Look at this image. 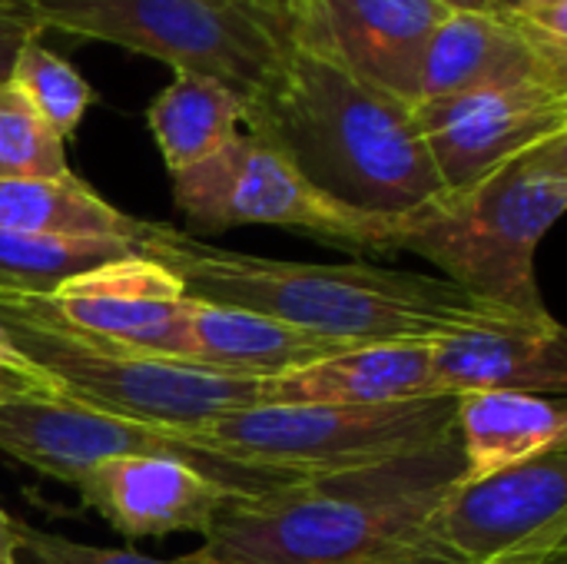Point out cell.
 Here are the masks:
<instances>
[{"mask_svg": "<svg viewBox=\"0 0 567 564\" xmlns=\"http://www.w3.org/2000/svg\"><path fill=\"white\" fill-rule=\"evenodd\" d=\"M439 396L429 342H362L262 379L259 406H392Z\"/></svg>", "mask_w": 567, "mask_h": 564, "instance_id": "obj_17", "label": "cell"}, {"mask_svg": "<svg viewBox=\"0 0 567 564\" xmlns=\"http://www.w3.org/2000/svg\"><path fill=\"white\" fill-rule=\"evenodd\" d=\"M133 246L140 256L166 266L189 299L262 312L339 346L429 342L452 329L545 319L475 299L442 276L385 269L362 259H272L206 243L169 223L140 219Z\"/></svg>", "mask_w": 567, "mask_h": 564, "instance_id": "obj_1", "label": "cell"}, {"mask_svg": "<svg viewBox=\"0 0 567 564\" xmlns=\"http://www.w3.org/2000/svg\"><path fill=\"white\" fill-rule=\"evenodd\" d=\"M47 302L90 339L186 362L189 296L166 266L140 253L66 279Z\"/></svg>", "mask_w": 567, "mask_h": 564, "instance_id": "obj_12", "label": "cell"}, {"mask_svg": "<svg viewBox=\"0 0 567 564\" xmlns=\"http://www.w3.org/2000/svg\"><path fill=\"white\" fill-rule=\"evenodd\" d=\"M565 545L567 535H551V539H538L532 545H522V548H515L508 555H498V558H492V562L485 564H542L555 548H565Z\"/></svg>", "mask_w": 567, "mask_h": 564, "instance_id": "obj_29", "label": "cell"}, {"mask_svg": "<svg viewBox=\"0 0 567 564\" xmlns=\"http://www.w3.org/2000/svg\"><path fill=\"white\" fill-rule=\"evenodd\" d=\"M272 7H276L282 37L292 43V40L299 37L302 23H306V7H309V0H272Z\"/></svg>", "mask_w": 567, "mask_h": 564, "instance_id": "obj_30", "label": "cell"}, {"mask_svg": "<svg viewBox=\"0 0 567 564\" xmlns=\"http://www.w3.org/2000/svg\"><path fill=\"white\" fill-rule=\"evenodd\" d=\"M243 126L319 193L365 216L399 219L445 189L415 106L309 43H286L279 66L246 96Z\"/></svg>", "mask_w": 567, "mask_h": 564, "instance_id": "obj_3", "label": "cell"}, {"mask_svg": "<svg viewBox=\"0 0 567 564\" xmlns=\"http://www.w3.org/2000/svg\"><path fill=\"white\" fill-rule=\"evenodd\" d=\"M542 564H567V545L565 548H555V552H551V555H548Z\"/></svg>", "mask_w": 567, "mask_h": 564, "instance_id": "obj_35", "label": "cell"}, {"mask_svg": "<svg viewBox=\"0 0 567 564\" xmlns=\"http://www.w3.org/2000/svg\"><path fill=\"white\" fill-rule=\"evenodd\" d=\"M0 322L56 396L106 416L199 432L233 409L262 402V379L90 339L66 326L43 296L0 293Z\"/></svg>", "mask_w": 567, "mask_h": 564, "instance_id": "obj_5", "label": "cell"}, {"mask_svg": "<svg viewBox=\"0 0 567 564\" xmlns=\"http://www.w3.org/2000/svg\"><path fill=\"white\" fill-rule=\"evenodd\" d=\"M567 206V133L551 136L472 186L442 189L389 223L385 256L412 253L442 279L525 316H548L538 249Z\"/></svg>", "mask_w": 567, "mask_h": 564, "instance_id": "obj_4", "label": "cell"}, {"mask_svg": "<svg viewBox=\"0 0 567 564\" xmlns=\"http://www.w3.org/2000/svg\"><path fill=\"white\" fill-rule=\"evenodd\" d=\"M33 33H43L33 13L20 0H0V83H7L17 50Z\"/></svg>", "mask_w": 567, "mask_h": 564, "instance_id": "obj_27", "label": "cell"}, {"mask_svg": "<svg viewBox=\"0 0 567 564\" xmlns=\"http://www.w3.org/2000/svg\"><path fill=\"white\" fill-rule=\"evenodd\" d=\"M439 396H567V332L555 316L452 329L429 339Z\"/></svg>", "mask_w": 567, "mask_h": 564, "instance_id": "obj_16", "label": "cell"}, {"mask_svg": "<svg viewBox=\"0 0 567 564\" xmlns=\"http://www.w3.org/2000/svg\"><path fill=\"white\" fill-rule=\"evenodd\" d=\"M462 479L458 435L415 455L306 475L259 499H236L186 564H458L432 515Z\"/></svg>", "mask_w": 567, "mask_h": 564, "instance_id": "obj_2", "label": "cell"}, {"mask_svg": "<svg viewBox=\"0 0 567 564\" xmlns=\"http://www.w3.org/2000/svg\"><path fill=\"white\" fill-rule=\"evenodd\" d=\"M0 455L30 465L33 472L76 489L86 469L116 455H169L196 465L236 499H259L296 475L246 465L209 449L193 432L130 422L70 402L63 396H20L0 406Z\"/></svg>", "mask_w": 567, "mask_h": 564, "instance_id": "obj_9", "label": "cell"}, {"mask_svg": "<svg viewBox=\"0 0 567 564\" xmlns=\"http://www.w3.org/2000/svg\"><path fill=\"white\" fill-rule=\"evenodd\" d=\"M518 83H567V43L505 10L449 13L429 40L419 103Z\"/></svg>", "mask_w": 567, "mask_h": 564, "instance_id": "obj_15", "label": "cell"}, {"mask_svg": "<svg viewBox=\"0 0 567 564\" xmlns=\"http://www.w3.org/2000/svg\"><path fill=\"white\" fill-rule=\"evenodd\" d=\"M186 342V362L249 379L286 376L336 349H346L272 316L203 299H189Z\"/></svg>", "mask_w": 567, "mask_h": 564, "instance_id": "obj_19", "label": "cell"}, {"mask_svg": "<svg viewBox=\"0 0 567 564\" xmlns=\"http://www.w3.org/2000/svg\"><path fill=\"white\" fill-rule=\"evenodd\" d=\"M432 532L458 564L567 535V445L478 482L458 479L439 502Z\"/></svg>", "mask_w": 567, "mask_h": 564, "instance_id": "obj_11", "label": "cell"}, {"mask_svg": "<svg viewBox=\"0 0 567 564\" xmlns=\"http://www.w3.org/2000/svg\"><path fill=\"white\" fill-rule=\"evenodd\" d=\"M213 3H223V7H239V10H246V13H252V17H259V20H266V23H272L279 33H282V27H279V17H276V7H272V0H213Z\"/></svg>", "mask_w": 567, "mask_h": 564, "instance_id": "obj_33", "label": "cell"}, {"mask_svg": "<svg viewBox=\"0 0 567 564\" xmlns=\"http://www.w3.org/2000/svg\"><path fill=\"white\" fill-rule=\"evenodd\" d=\"M236 462L296 479L395 462L455 435V396L392 406H246L193 432Z\"/></svg>", "mask_w": 567, "mask_h": 564, "instance_id": "obj_6", "label": "cell"}, {"mask_svg": "<svg viewBox=\"0 0 567 564\" xmlns=\"http://www.w3.org/2000/svg\"><path fill=\"white\" fill-rule=\"evenodd\" d=\"M243 116L246 100L236 90L213 76L186 70H176L173 83L146 110L150 133L169 176L203 163L233 136H239Z\"/></svg>", "mask_w": 567, "mask_h": 564, "instance_id": "obj_20", "label": "cell"}, {"mask_svg": "<svg viewBox=\"0 0 567 564\" xmlns=\"http://www.w3.org/2000/svg\"><path fill=\"white\" fill-rule=\"evenodd\" d=\"M66 173V143L27 96L0 83V180H56Z\"/></svg>", "mask_w": 567, "mask_h": 564, "instance_id": "obj_24", "label": "cell"}, {"mask_svg": "<svg viewBox=\"0 0 567 564\" xmlns=\"http://www.w3.org/2000/svg\"><path fill=\"white\" fill-rule=\"evenodd\" d=\"M47 396L40 386H33V382H27V379H20V376H13V372H3L0 369V406L3 402H10V399H20V396Z\"/></svg>", "mask_w": 567, "mask_h": 564, "instance_id": "obj_31", "label": "cell"}, {"mask_svg": "<svg viewBox=\"0 0 567 564\" xmlns=\"http://www.w3.org/2000/svg\"><path fill=\"white\" fill-rule=\"evenodd\" d=\"M20 564H23V562H20Z\"/></svg>", "mask_w": 567, "mask_h": 564, "instance_id": "obj_36", "label": "cell"}, {"mask_svg": "<svg viewBox=\"0 0 567 564\" xmlns=\"http://www.w3.org/2000/svg\"><path fill=\"white\" fill-rule=\"evenodd\" d=\"M17 532V548L23 564H186L183 558H150L130 548H100V545H83L43 529H33L20 519H13Z\"/></svg>", "mask_w": 567, "mask_h": 564, "instance_id": "obj_25", "label": "cell"}, {"mask_svg": "<svg viewBox=\"0 0 567 564\" xmlns=\"http://www.w3.org/2000/svg\"><path fill=\"white\" fill-rule=\"evenodd\" d=\"M0 564H20V548H17V532L13 519L0 509Z\"/></svg>", "mask_w": 567, "mask_h": 564, "instance_id": "obj_32", "label": "cell"}, {"mask_svg": "<svg viewBox=\"0 0 567 564\" xmlns=\"http://www.w3.org/2000/svg\"><path fill=\"white\" fill-rule=\"evenodd\" d=\"M445 17L435 0H309L292 43L326 50L362 83L415 106L422 60Z\"/></svg>", "mask_w": 567, "mask_h": 564, "instance_id": "obj_13", "label": "cell"}, {"mask_svg": "<svg viewBox=\"0 0 567 564\" xmlns=\"http://www.w3.org/2000/svg\"><path fill=\"white\" fill-rule=\"evenodd\" d=\"M40 30H63L156 57L173 70L203 73L243 100L279 66L286 37L239 10L213 0H20Z\"/></svg>", "mask_w": 567, "mask_h": 564, "instance_id": "obj_7", "label": "cell"}, {"mask_svg": "<svg viewBox=\"0 0 567 564\" xmlns=\"http://www.w3.org/2000/svg\"><path fill=\"white\" fill-rule=\"evenodd\" d=\"M0 369L3 372H13V376H20V379H27V382H33V386H40L47 396H56V389L50 386V379L47 376H40L23 356H20V349L13 346V339H10V332H7V326L0 322Z\"/></svg>", "mask_w": 567, "mask_h": 564, "instance_id": "obj_28", "label": "cell"}, {"mask_svg": "<svg viewBox=\"0 0 567 564\" xmlns=\"http://www.w3.org/2000/svg\"><path fill=\"white\" fill-rule=\"evenodd\" d=\"M0 229L63 239H136L140 219L106 203L80 176L0 180Z\"/></svg>", "mask_w": 567, "mask_h": 564, "instance_id": "obj_21", "label": "cell"}, {"mask_svg": "<svg viewBox=\"0 0 567 564\" xmlns=\"http://www.w3.org/2000/svg\"><path fill=\"white\" fill-rule=\"evenodd\" d=\"M462 482L532 462L567 445L565 399L535 392H468L455 399Z\"/></svg>", "mask_w": 567, "mask_h": 564, "instance_id": "obj_18", "label": "cell"}, {"mask_svg": "<svg viewBox=\"0 0 567 564\" xmlns=\"http://www.w3.org/2000/svg\"><path fill=\"white\" fill-rule=\"evenodd\" d=\"M7 83L20 96H27V103L56 130L63 143L80 130L86 110L96 103V90L76 73L70 60L43 47L40 33L23 40V47L13 57Z\"/></svg>", "mask_w": 567, "mask_h": 564, "instance_id": "obj_23", "label": "cell"}, {"mask_svg": "<svg viewBox=\"0 0 567 564\" xmlns=\"http://www.w3.org/2000/svg\"><path fill=\"white\" fill-rule=\"evenodd\" d=\"M498 10L525 20L555 43H567V0H498Z\"/></svg>", "mask_w": 567, "mask_h": 564, "instance_id": "obj_26", "label": "cell"}, {"mask_svg": "<svg viewBox=\"0 0 567 564\" xmlns=\"http://www.w3.org/2000/svg\"><path fill=\"white\" fill-rule=\"evenodd\" d=\"M80 502L126 542L179 532L209 535L236 495L196 465L169 455H116L83 472Z\"/></svg>", "mask_w": 567, "mask_h": 564, "instance_id": "obj_14", "label": "cell"}, {"mask_svg": "<svg viewBox=\"0 0 567 564\" xmlns=\"http://www.w3.org/2000/svg\"><path fill=\"white\" fill-rule=\"evenodd\" d=\"M169 180L173 203L186 216L189 236L239 226H276L349 253L385 256L392 219L365 216L329 199L286 156L246 130L203 163L173 173Z\"/></svg>", "mask_w": 567, "mask_h": 564, "instance_id": "obj_8", "label": "cell"}, {"mask_svg": "<svg viewBox=\"0 0 567 564\" xmlns=\"http://www.w3.org/2000/svg\"><path fill=\"white\" fill-rule=\"evenodd\" d=\"M449 13H492L498 10V0H435Z\"/></svg>", "mask_w": 567, "mask_h": 564, "instance_id": "obj_34", "label": "cell"}, {"mask_svg": "<svg viewBox=\"0 0 567 564\" xmlns=\"http://www.w3.org/2000/svg\"><path fill=\"white\" fill-rule=\"evenodd\" d=\"M136 253L130 239H63L0 229V293L50 299L66 279Z\"/></svg>", "mask_w": 567, "mask_h": 564, "instance_id": "obj_22", "label": "cell"}, {"mask_svg": "<svg viewBox=\"0 0 567 564\" xmlns=\"http://www.w3.org/2000/svg\"><path fill=\"white\" fill-rule=\"evenodd\" d=\"M419 130L445 189H462L518 153L567 133V83H518L425 100Z\"/></svg>", "mask_w": 567, "mask_h": 564, "instance_id": "obj_10", "label": "cell"}]
</instances>
